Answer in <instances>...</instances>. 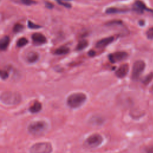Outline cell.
<instances>
[{
    "mask_svg": "<svg viewBox=\"0 0 153 153\" xmlns=\"http://www.w3.org/2000/svg\"><path fill=\"white\" fill-rule=\"evenodd\" d=\"M59 4H60L61 5H63L66 8H71V5L68 2H65L63 1L62 0H56Z\"/></svg>",
    "mask_w": 153,
    "mask_h": 153,
    "instance_id": "obj_25",
    "label": "cell"
},
{
    "mask_svg": "<svg viewBox=\"0 0 153 153\" xmlns=\"http://www.w3.org/2000/svg\"><path fill=\"white\" fill-rule=\"evenodd\" d=\"M42 109V105L40 102H35L33 105L30 107L29 108V111L31 113L33 114H35V113H38Z\"/></svg>",
    "mask_w": 153,
    "mask_h": 153,
    "instance_id": "obj_12",
    "label": "cell"
},
{
    "mask_svg": "<svg viewBox=\"0 0 153 153\" xmlns=\"http://www.w3.org/2000/svg\"><path fill=\"white\" fill-rule=\"evenodd\" d=\"M146 7L145 4L141 1L137 0L134 4V9L139 12H142L143 10H146Z\"/></svg>",
    "mask_w": 153,
    "mask_h": 153,
    "instance_id": "obj_13",
    "label": "cell"
},
{
    "mask_svg": "<svg viewBox=\"0 0 153 153\" xmlns=\"http://www.w3.org/2000/svg\"><path fill=\"white\" fill-rule=\"evenodd\" d=\"M152 90H153V85H152Z\"/></svg>",
    "mask_w": 153,
    "mask_h": 153,
    "instance_id": "obj_31",
    "label": "cell"
},
{
    "mask_svg": "<svg viewBox=\"0 0 153 153\" xmlns=\"http://www.w3.org/2000/svg\"><path fill=\"white\" fill-rule=\"evenodd\" d=\"M39 59V54L35 51L29 53L26 56V59L29 63H33L36 62Z\"/></svg>",
    "mask_w": 153,
    "mask_h": 153,
    "instance_id": "obj_11",
    "label": "cell"
},
{
    "mask_svg": "<svg viewBox=\"0 0 153 153\" xmlns=\"http://www.w3.org/2000/svg\"><path fill=\"white\" fill-rule=\"evenodd\" d=\"M88 41L85 39H82L79 41L76 47V50L78 51H81L84 50L85 48H86L88 46Z\"/></svg>",
    "mask_w": 153,
    "mask_h": 153,
    "instance_id": "obj_16",
    "label": "cell"
},
{
    "mask_svg": "<svg viewBox=\"0 0 153 153\" xmlns=\"http://www.w3.org/2000/svg\"><path fill=\"white\" fill-rule=\"evenodd\" d=\"M146 35L149 39H153V27L149 28V29L146 32Z\"/></svg>",
    "mask_w": 153,
    "mask_h": 153,
    "instance_id": "obj_21",
    "label": "cell"
},
{
    "mask_svg": "<svg viewBox=\"0 0 153 153\" xmlns=\"http://www.w3.org/2000/svg\"><path fill=\"white\" fill-rule=\"evenodd\" d=\"M125 11L126 10H124L123 9H120L115 7H109L106 10L105 12L107 14H116V13H124Z\"/></svg>",
    "mask_w": 153,
    "mask_h": 153,
    "instance_id": "obj_17",
    "label": "cell"
},
{
    "mask_svg": "<svg viewBox=\"0 0 153 153\" xmlns=\"http://www.w3.org/2000/svg\"><path fill=\"white\" fill-rule=\"evenodd\" d=\"M27 26H28V27H29L30 29H38V28L41 27V26L36 25V24L32 23L31 21H28L27 22Z\"/></svg>",
    "mask_w": 153,
    "mask_h": 153,
    "instance_id": "obj_22",
    "label": "cell"
},
{
    "mask_svg": "<svg viewBox=\"0 0 153 153\" xmlns=\"http://www.w3.org/2000/svg\"><path fill=\"white\" fill-rule=\"evenodd\" d=\"M69 51V48L66 46H62L57 48L54 53L56 55H64L68 53Z\"/></svg>",
    "mask_w": 153,
    "mask_h": 153,
    "instance_id": "obj_15",
    "label": "cell"
},
{
    "mask_svg": "<svg viewBox=\"0 0 153 153\" xmlns=\"http://www.w3.org/2000/svg\"><path fill=\"white\" fill-rule=\"evenodd\" d=\"M102 136L98 134L94 133L89 136L85 140V142L87 146L90 148H96L99 146L103 142Z\"/></svg>",
    "mask_w": 153,
    "mask_h": 153,
    "instance_id": "obj_5",
    "label": "cell"
},
{
    "mask_svg": "<svg viewBox=\"0 0 153 153\" xmlns=\"http://www.w3.org/2000/svg\"><path fill=\"white\" fill-rule=\"evenodd\" d=\"M153 78V73H150L146 75L143 79V83L144 84H148Z\"/></svg>",
    "mask_w": 153,
    "mask_h": 153,
    "instance_id": "obj_19",
    "label": "cell"
},
{
    "mask_svg": "<svg viewBox=\"0 0 153 153\" xmlns=\"http://www.w3.org/2000/svg\"><path fill=\"white\" fill-rule=\"evenodd\" d=\"M62 1H71V0H62Z\"/></svg>",
    "mask_w": 153,
    "mask_h": 153,
    "instance_id": "obj_30",
    "label": "cell"
},
{
    "mask_svg": "<svg viewBox=\"0 0 153 153\" xmlns=\"http://www.w3.org/2000/svg\"><path fill=\"white\" fill-rule=\"evenodd\" d=\"M22 97L19 93L13 91H5L1 95V101L7 105H14L19 103Z\"/></svg>",
    "mask_w": 153,
    "mask_h": 153,
    "instance_id": "obj_3",
    "label": "cell"
},
{
    "mask_svg": "<svg viewBox=\"0 0 153 153\" xmlns=\"http://www.w3.org/2000/svg\"><path fill=\"white\" fill-rule=\"evenodd\" d=\"M22 4L26 5H31L32 4H35L36 2L33 0H20Z\"/></svg>",
    "mask_w": 153,
    "mask_h": 153,
    "instance_id": "obj_24",
    "label": "cell"
},
{
    "mask_svg": "<svg viewBox=\"0 0 153 153\" xmlns=\"http://www.w3.org/2000/svg\"><path fill=\"white\" fill-rule=\"evenodd\" d=\"M95 54H96V52L94 51H93V50H90L88 52V55L90 56H93L95 55Z\"/></svg>",
    "mask_w": 153,
    "mask_h": 153,
    "instance_id": "obj_29",
    "label": "cell"
},
{
    "mask_svg": "<svg viewBox=\"0 0 153 153\" xmlns=\"http://www.w3.org/2000/svg\"><path fill=\"white\" fill-rule=\"evenodd\" d=\"M128 54L124 51H118L110 54L108 56L109 60L111 63H117L126 59Z\"/></svg>",
    "mask_w": 153,
    "mask_h": 153,
    "instance_id": "obj_7",
    "label": "cell"
},
{
    "mask_svg": "<svg viewBox=\"0 0 153 153\" xmlns=\"http://www.w3.org/2000/svg\"><path fill=\"white\" fill-rule=\"evenodd\" d=\"M23 29V26L20 23H17L14 25L13 27V31L15 33H17L19 32H21Z\"/></svg>",
    "mask_w": 153,
    "mask_h": 153,
    "instance_id": "obj_20",
    "label": "cell"
},
{
    "mask_svg": "<svg viewBox=\"0 0 153 153\" xmlns=\"http://www.w3.org/2000/svg\"><path fill=\"white\" fill-rule=\"evenodd\" d=\"M53 147L50 143L41 142L32 145L29 148L30 153H51Z\"/></svg>",
    "mask_w": 153,
    "mask_h": 153,
    "instance_id": "obj_4",
    "label": "cell"
},
{
    "mask_svg": "<svg viewBox=\"0 0 153 153\" xmlns=\"http://www.w3.org/2000/svg\"><path fill=\"white\" fill-rule=\"evenodd\" d=\"M129 66L128 64L125 63L121 65L115 72V75L118 78H123L126 76L128 72Z\"/></svg>",
    "mask_w": 153,
    "mask_h": 153,
    "instance_id": "obj_9",
    "label": "cell"
},
{
    "mask_svg": "<svg viewBox=\"0 0 153 153\" xmlns=\"http://www.w3.org/2000/svg\"><path fill=\"white\" fill-rule=\"evenodd\" d=\"M45 6L48 8H52L53 7V5L50 2H45Z\"/></svg>",
    "mask_w": 153,
    "mask_h": 153,
    "instance_id": "obj_28",
    "label": "cell"
},
{
    "mask_svg": "<svg viewBox=\"0 0 153 153\" xmlns=\"http://www.w3.org/2000/svg\"><path fill=\"white\" fill-rule=\"evenodd\" d=\"M8 76V74L6 71H1V77L2 79H5Z\"/></svg>",
    "mask_w": 153,
    "mask_h": 153,
    "instance_id": "obj_26",
    "label": "cell"
},
{
    "mask_svg": "<svg viewBox=\"0 0 153 153\" xmlns=\"http://www.w3.org/2000/svg\"><path fill=\"white\" fill-rule=\"evenodd\" d=\"M48 124L44 121H35L32 122L27 127L28 131L33 136L44 134L48 129Z\"/></svg>",
    "mask_w": 153,
    "mask_h": 153,
    "instance_id": "obj_1",
    "label": "cell"
},
{
    "mask_svg": "<svg viewBox=\"0 0 153 153\" xmlns=\"http://www.w3.org/2000/svg\"><path fill=\"white\" fill-rule=\"evenodd\" d=\"M87 100V96L83 93H74L67 98V105L71 108H78L82 106Z\"/></svg>",
    "mask_w": 153,
    "mask_h": 153,
    "instance_id": "obj_2",
    "label": "cell"
},
{
    "mask_svg": "<svg viewBox=\"0 0 153 153\" xmlns=\"http://www.w3.org/2000/svg\"><path fill=\"white\" fill-rule=\"evenodd\" d=\"M143 153H153V145L146 146L143 149Z\"/></svg>",
    "mask_w": 153,
    "mask_h": 153,
    "instance_id": "obj_23",
    "label": "cell"
},
{
    "mask_svg": "<svg viewBox=\"0 0 153 153\" xmlns=\"http://www.w3.org/2000/svg\"><path fill=\"white\" fill-rule=\"evenodd\" d=\"M114 39L113 36H109L106 38H104L100 40H99L96 44V47L98 48H102L105 47H106L109 44H110Z\"/></svg>",
    "mask_w": 153,
    "mask_h": 153,
    "instance_id": "obj_10",
    "label": "cell"
},
{
    "mask_svg": "<svg viewBox=\"0 0 153 153\" xmlns=\"http://www.w3.org/2000/svg\"><path fill=\"white\" fill-rule=\"evenodd\" d=\"M27 43H28V40L25 37H22L19 39L17 40V46L18 47H22L26 45Z\"/></svg>",
    "mask_w": 153,
    "mask_h": 153,
    "instance_id": "obj_18",
    "label": "cell"
},
{
    "mask_svg": "<svg viewBox=\"0 0 153 153\" xmlns=\"http://www.w3.org/2000/svg\"><path fill=\"white\" fill-rule=\"evenodd\" d=\"M10 43V38L8 36L2 37L0 41V48L1 50H5L8 46Z\"/></svg>",
    "mask_w": 153,
    "mask_h": 153,
    "instance_id": "obj_14",
    "label": "cell"
},
{
    "mask_svg": "<svg viewBox=\"0 0 153 153\" xmlns=\"http://www.w3.org/2000/svg\"><path fill=\"white\" fill-rule=\"evenodd\" d=\"M32 39L33 42L36 45L43 44L47 42L46 37L41 33H34L32 35Z\"/></svg>",
    "mask_w": 153,
    "mask_h": 153,
    "instance_id": "obj_8",
    "label": "cell"
},
{
    "mask_svg": "<svg viewBox=\"0 0 153 153\" xmlns=\"http://www.w3.org/2000/svg\"><path fill=\"white\" fill-rule=\"evenodd\" d=\"M121 21L120 20H113L111 22H109L107 25H116V24H121Z\"/></svg>",
    "mask_w": 153,
    "mask_h": 153,
    "instance_id": "obj_27",
    "label": "cell"
},
{
    "mask_svg": "<svg viewBox=\"0 0 153 153\" xmlns=\"http://www.w3.org/2000/svg\"><path fill=\"white\" fill-rule=\"evenodd\" d=\"M145 68V63L142 60L135 62L133 65L131 76L133 79H137Z\"/></svg>",
    "mask_w": 153,
    "mask_h": 153,
    "instance_id": "obj_6",
    "label": "cell"
}]
</instances>
